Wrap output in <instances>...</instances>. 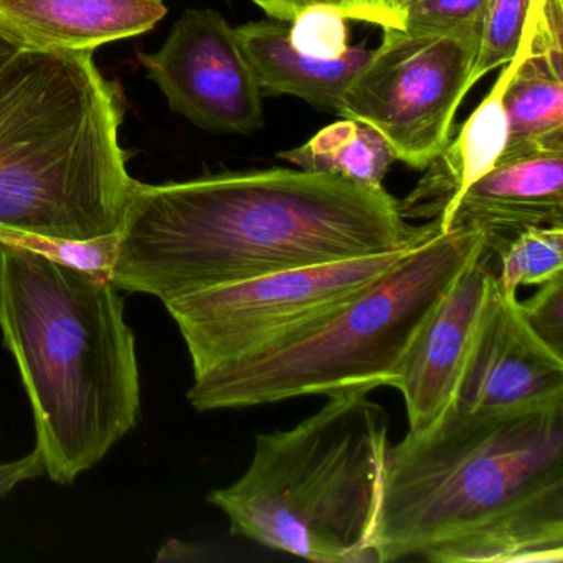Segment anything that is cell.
I'll use <instances>...</instances> for the list:
<instances>
[{"label": "cell", "mask_w": 563, "mask_h": 563, "mask_svg": "<svg viewBox=\"0 0 563 563\" xmlns=\"http://www.w3.org/2000/svg\"><path fill=\"white\" fill-rule=\"evenodd\" d=\"M507 143L500 161L563 151V60L519 52L503 95Z\"/></svg>", "instance_id": "cell-16"}, {"label": "cell", "mask_w": 563, "mask_h": 563, "mask_svg": "<svg viewBox=\"0 0 563 563\" xmlns=\"http://www.w3.org/2000/svg\"><path fill=\"white\" fill-rule=\"evenodd\" d=\"M484 243L476 232H437L390 272L291 338L194 375L200 411L390 387L431 309Z\"/></svg>", "instance_id": "cell-6"}, {"label": "cell", "mask_w": 563, "mask_h": 563, "mask_svg": "<svg viewBox=\"0 0 563 563\" xmlns=\"http://www.w3.org/2000/svg\"><path fill=\"white\" fill-rule=\"evenodd\" d=\"M252 2L263 9L273 21L279 22L295 21L302 11L314 5H325L341 12L345 4V0H252Z\"/></svg>", "instance_id": "cell-25"}, {"label": "cell", "mask_w": 563, "mask_h": 563, "mask_svg": "<svg viewBox=\"0 0 563 563\" xmlns=\"http://www.w3.org/2000/svg\"><path fill=\"white\" fill-rule=\"evenodd\" d=\"M25 48L18 38L12 37L11 34L0 27V64H4L12 55L18 54L19 51Z\"/></svg>", "instance_id": "cell-26"}, {"label": "cell", "mask_w": 563, "mask_h": 563, "mask_svg": "<svg viewBox=\"0 0 563 563\" xmlns=\"http://www.w3.org/2000/svg\"><path fill=\"white\" fill-rule=\"evenodd\" d=\"M410 250L283 269L164 306L200 375L291 338L364 291Z\"/></svg>", "instance_id": "cell-7"}, {"label": "cell", "mask_w": 563, "mask_h": 563, "mask_svg": "<svg viewBox=\"0 0 563 563\" xmlns=\"http://www.w3.org/2000/svg\"><path fill=\"white\" fill-rule=\"evenodd\" d=\"M532 0H489L483 27L479 51L470 75L473 88L489 71L510 64L519 54L526 35Z\"/></svg>", "instance_id": "cell-19"}, {"label": "cell", "mask_w": 563, "mask_h": 563, "mask_svg": "<svg viewBox=\"0 0 563 563\" xmlns=\"http://www.w3.org/2000/svg\"><path fill=\"white\" fill-rule=\"evenodd\" d=\"M123 118L93 52L22 48L0 64V236L117 235L137 184Z\"/></svg>", "instance_id": "cell-4"}, {"label": "cell", "mask_w": 563, "mask_h": 563, "mask_svg": "<svg viewBox=\"0 0 563 563\" xmlns=\"http://www.w3.org/2000/svg\"><path fill=\"white\" fill-rule=\"evenodd\" d=\"M0 331L34 410L45 474L74 484L140 418L123 299L108 276L0 240Z\"/></svg>", "instance_id": "cell-3"}, {"label": "cell", "mask_w": 563, "mask_h": 563, "mask_svg": "<svg viewBox=\"0 0 563 563\" xmlns=\"http://www.w3.org/2000/svg\"><path fill=\"white\" fill-rule=\"evenodd\" d=\"M279 159L309 173L329 174L349 183L382 189L395 157L387 141L368 124L347 120L331 124L314 137L278 154Z\"/></svg>", "instance_id": "cell-17"}, {"label": "cell", "mask_w": 563, "mask_h": 563, "mask_svg": "<svg viewBox=\"0 0 563 563\" xmlns=\"http://www.w3.org/2000/svg\"><path fill=\"white\" fill-rule=\"evenodd\" d=\"M288 22L260 21L235 29L243 54L255 74L260 90L291 95L328 113L339 103L374 51L349 47L334 60L308 57L292 47Z\"/></svg>", "instance_id": "cell-14"}, {"label": "cell", "mask_w": 563, "mask_h": 563, "mask_svg": "<svg viewBox=\"0 0 563 563\" xmlns=\"http://www.w3.org/2000/svg\"><path fill=\"white\" fill-rule=\"evenodd\" d=\"M489 0H413L401 31L411 35H444L483 27Z\"/></svg>", "instance_id": "cell-21"}, {"label": "cell", "mask_w": 563, "mask_h": 563, "mask_svg": "<svg viewBox=\"0 0 563 563\" xmlns=\"http://www.w3.org/2000/svg\"><path fill=\"white\" fill-rule=\"evenodd\" d=\"M563 562V400L470 413L451 405L388 446L378 563Z\"/></svg>", "instance_id": "cell-2"}, {"label": "cell", "mask_w": 563, "mask_h": 563, "mask_svg": "<svg viewBox=\"0 0 563 563\" xmlns=\"http://www.w3.org/2000/svg\"><path fill=\"white\" fill-rule=\"evenodd\" d=\"M437 222L440 232L481 233L487 245L536 227H563V151L500 161Z\"/></svg>", "instance_id": "cell-12"}, {"label": "cell", "mask_w": 563, "mask_h": 563, "mask_svg": "<svg viewBox=\"0 0 563 563\" xmlns=\"http://www.w3.org/2000/svg\"><path fill=\"white\" fill-rule=\"evenodd\" d=\"M164 0H0V27L35 51L95 52L153 31Z\"/></svg>", "instance_id": "cell-13"}, {"label": "cell", "mask_w": 563, "mask_h": 563, "mask_svg": "<svg viewBox=\"0 0 563 563\" xmlns=\"http://www.w3.org/2000/svg\"><path fill=\"white\" fill-rule=\"evenodd\" d=\"M140 62L174 113L216 133L250 134L265 123L262 90L235 29L212 9H189L159 51Z\"/></svg>", "instance_id": "cell-9"}, {"label": "cell", "mask_w": 563, "mask_h": 563, "mask_svg": "<svg viewBox=\"0 0 563 563\" xmlns=\"http://www.w3.org/2000/svg\"><path fill=\"white\" fill-rule=\"evenodd\" d=\"M437 232V220L405 219L384 187L302 169L137 183L110 282L166 305L283 269L413 249Z\"/></svg>", "instance_id": "cell-1"}, {"label": "cell", "mask_w": 563, "mask_h": 563, "mask_svg": "<svg viewBox=\"0 0 563 563\" xmlns=\"http://www.w3.org/2000/svg\"><path fill=\"white\" fill-rule=\"evenodd\" d=\"M500 288L540 286L563 275V227H536L489 245Z\"/></svg>", "instance_id": "cell-18"}, {"label": "cell", "mask_w": 563, "mask_h": 563, "mask_svg": "<svg viewBox=\"0 0 563 563\" xmlns=\"http://www.w3.org/2000/svg\"><path fill=\"white\" fill-rule=\"evenodd\" d=\"M45 464L41 451L35 448L29 456L12 463L0 464V499L8 496L14 487L24 481L44 476Z\"/></svg>", "instance_id": "cell-24"}, {"label": "cell", "mask_w": 563, "mask_h": 563, "mask_svg": "<svg viewBox=\"0 0 563 563\" xmlns=\"http://www.w3.org/2000/svg\"><path fill=\"white\" fill-rule=\"evenodd\" d=\"M411 2L413 0H345L341 14L352 21L401 31Z\"/></svg>", "instance_id": "cell-23"}, {"label": "cell", "mask_w": 563, "mask_h": 563, "mask_svg": "<svg viewBox=\"0 0 563 563\" xmlns=\"http://www.w3.org/2000/svg\"><path fill=\"white\" fill-rule=\"evenodd\" d=\"M562 400L563 355L532 331L517 292L500 288L494 276L451 405L470 413H490Z\"/></svg>", "instance_id": "cell-10"}, {"label": "cell", "mask_w": 563, "mask_h": 563, "mask_svg": "<svg viewBox=\"0 0 563 563\" xmlns=\"http://www.w3.org/2000/svg\"><path fill=\"white\" fill-rule=\"evenodd\" d=\"M512 74V62L504 65L493 90L481 101L456 140L428 164L410 196L400 202L401 216L407 220H438L453 206L467 187L496 167L507 143V118L503 95Z\"/></svg>", "instance_id": "cell-15"}, {"label": "cell", "mask_w": 563, "mask_h": 563, "mask_svg": "<svg viewBox=\"0 0 563 563\" xmlns=\"http://www.w3.org/2000/svg\"><path fill=\"white\" fill-rule=\"evenodd\" d=\"M387 411L367 394L329 398L291 430L258 433L242 477L207 500L235 536L318 563L375 562Z\"/></svg>", "instance_id": "cell-5"}, {"label": "cell", "mask_w": 563, "mask_h": 563, "mask_svg": "<svg viewBox=\"0 0 563 563\" xmlns=\"http://www.w3.org/2000/svg\"><path fill=\"white\" fill-rule=\"evenodd\" d=\"M288 24L289 42L308 57L334 60L347 52V25L338 9L314 5Z\"/></svg>", "instance_id": "cell-20"}, {"label": "cell", "mask_w": 563, "mask_h": 563, "mask_svg": "<svg viewBox=\"0 0 563 563\" xmlns=\"http://www.w3.org/2000/svg\"><path fill=\"white\" fill-rule=\"evenodd\" d=\"M494 276L496 256L484 240L415 334L390 385L404 397L411 433L430 430L453 404Z\"/></svg>", "instance_id": "cell-11"}, {"label": "cell", "mask_w": 563, "mask_h": 563, "mask_svg": "<svg viewBox=\"0 0 563 563\" xmlns=\"http://www.w3.org/2000/svg\"><path fill=\"white\" fill-rule=\"evenodd\" d=\"M519 306L532 331L563 355V275L540 285L527 301L519 299Z\"/></svg>", "instance_id": "cell-22"}, {"label": "cell", "mask_w": 563, "mask_h": 563, "mask_svg": "<svg viewBox=\"0 0 563 563\" xmlns=\"http://www.w3.org/2000/svg\"><path fill=\"white\" fill-rule=\"evenodd\" d=\"M481 27L444 35L384 29V41L338 107L341 118L374 128L395 161L424 170L450 141L470 87Z\"/></svg>", "instance_id": "cell-8"}]
</instances>
